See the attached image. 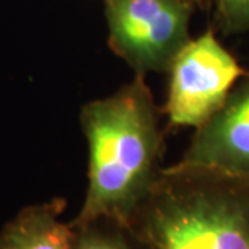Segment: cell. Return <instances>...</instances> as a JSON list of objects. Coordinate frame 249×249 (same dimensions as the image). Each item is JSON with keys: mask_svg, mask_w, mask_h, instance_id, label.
I'll list each match as a JSON object with an SVG mask.
<instances>
[{"mask_svg": "<svg viewBox=\"0 0 249 249\" xmlns=\"http://www.w3.org/2000/svg\"><path fill=\"white\" fill-rule=\"evenodd\" d=\"M124 230L136 249H249V180L170 165Z\"/></svg>", "mask_w": 249, "mask_h": 249, "instance_id": "obj_2", "label": "cell"}, {"mask_svg": "<svg viewBox=\"0 0 249 249\" xmlns=\"http://www.w3.org/2000/svg\"><path fill=\"white\" fill-rule=\"evenodd\" d=\"M88 188L73 227L107 220L126 229L160 175V111L142 75L107 97L86 103Z\"/></svg>", "mask_w": 249, "mask_h": 249, "instance_id": "obj_1", "label": "cell"}, {"mask_svg": "<svg viewBox=\"0 0 249 249\" xmlns=\"http://www.w3.org/2000/svg\"><path fill=\"white\" fill-rule=\"evenodd\" d=\"M168 72L170 124L196 129L220 108L245 71L209 28L187 42Z\"/></svg>", "mask_w": 249, "mask_h": 249, "instance_id": "obj_4", "label": "cell"}, {"mask_svg": "<svg viewBox=\"0 0 249 249\" xmlns=\"http://www.w3.org/2000/svg\"><path fill=\"white\" fill-rule=\"evenodd\" d=\"M65 201L24 208L0 231V249H76V230L61 220Z\"/></svg>", "mask_w": 249, "mask_h": 249, "instance_id": "obj_6", "label": "cell"}, {"mask_svg": "<svg viewBox=\"0 0 249 249\" xmlns=\"http://www.w3.org/2000/svg\"><path fill=\"white\" fill-rule=\"evenodd\" d=\"M214 18L226 35L249 29V0H214Z\"/></svg>", "mask_w": 249, "mask_h": 249, "instance_id": "obj_8", "label": "cell"}, {"mask_svg": "<svg viewBox=\"0 0 249 249\" xmlns=\"http://www.w3.org/2000/svg\"><path fill=\"white\" fill-rule=\"evenodd\" d=\"M194 6L186 0H104L108 45L136 75L168 72L191 39Z\"/></svg>", "mask_w": 249, "mask_h": 249, "instance_id": "obj_3", "label": "cell"}, {"mask_svg": "<svg viewBox=\"0 0 249 249\" xmlns=\"http://www.w3.org/2000/svg\"><path fill=\"white\" fill-rule=\"evenodd\" d=\"M75 230L76 249H136L126 230L112 222L97 220Z\"/></svg>", "mask_w": 249, "mask_h": 249, "instance_id": "obj_7", "label": "cell"}, {"mask_svg": "<svg viewBox=\"0 0 249 249\" xmlns=\"http://www.w3.org/2000/svg\"><path fill=\"white\" fill-rule=\"evenodd\" d=\"M201 1H202V0H201Z\"/></svg>", "mask_w": 249, "mask_h": 249, "instance_id": "obj_10", "label": "cell"}, {"mask_svg": "<svg viewBox=\"0 0 249 249\" xmlns=\"http://www.w3.org/2000/svg\"><path fill=\"white\" fill-rule=\"evenodd\" d=\"M178 168L208 169L249 180V71L220 108L198 126Z\"/></svg>", "mask_w": 249, "mask_h": 249, "instance_id": "obj_5", "label": "cell"}, {"mask_svg": "<svg viewBox=\"0 0 249 249\" xmlns=\"http://www.w3.org/2000/svg\"><path fill=\"white\" fill-rule=\"evenodd\" d=\"M186 1H190L193 4H196V3H201V0H186Z\"/></svg>", "mask_w": 249, "mask_h": 249, "instance_id": "obj_9", "label": "cell"}]
</instances>
